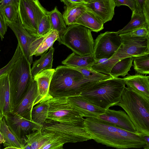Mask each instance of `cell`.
<instances>
[{
	"label": "cell",
	"instance_id": "1",
	"mask_svg": "<svg viewBox=\"0 0 149 149\" xmlns=\"http://www.w3.org/2000/svg\"><path fill=\"white\" fill-rule=\"evenodd\" d=\"M84 125L92 139L117 149L141 148L146 144L143 136L125 130L97 118H86Z\"/></svg>",
	"mask_w": 149,
	"mask_h": 149
},
{
	"label": "cell",
	"instance_id": "2",
	"mask_svg": "<svg viewBox=\"0 0 149 149\" xmlns=\"http://www.w3.org/2000/svg\"><path fill=\"white\" fill-rule=\"evenodd\" d=\"M101 81L87 79L77 71L65 65H59L55 69L49 93L53 98L79 96Z\"/></svg>",
	"mask_w": 149,
	"mask_h": 149
},
{
	"label": "cell",
	"instance_id": "3",
	"mask_svg": "<svg viewBox=\"0 0 149 149\" xmlns=\"http://www.w3.org/2000/svg\"><path fill=\"white\" fill-rule=\"evenodd\" d=\"M116 106L125 111L136 133L149 136V98L125 87L120 100Z\"/></svg>",
	"mask_w": 149,
	"mask_h": 149
},
{
	"label": "cell",
	"instance_id": "4",
	"mask_svg": "<svg viewBox=\"0 0 149 149\" xmlns=\"http://www.w3.org/2000/svg\"><path fill=\"white\" fill-rule=\"evenodd\" d=\"M120 78H113L102 81L82 93L81 96L93 104L107 110L116 106L120 101L125 87Z\"/></svg>",
	"mask_w": 149,
	"mask_h": 149
},
{
	"label": "cell",
	"instance_id": "5",
	"mask_svg": "<svg viewBox=\"0 0 149 149\" xmlns=\"http://www.w3.org/2000/svg\"><path fill=\"white\" fill-rule=\"evenodd\" d=\"M31 66L30 62L22 53L21 57L8 73L13 108L24 97L33 80L31 73Z\"/></svg>",
	"mask_w": 149,
	"mask_h": 149
},
{
	"label": "cell",
	"instance_id": "6",
	"mask_svg": "<svg viewBox=\"0 0 149 149\" xmlns=\"http://www.w3.org/2000/svg\"><path fill=\"white\" fill-rule=\"evenodd\" d=\"M91 31L89 29L79 24L69 25L57 40L59 45H65L79 55L93 54L94 41Z\"/></svg>",
	"mask_w": 149,
	"mask_h": 149
},
{
	"label": "cell",
	"instance_id": "7",
	"mask_svg": "<svg viewBox=\"0 0 149 149\" xmlns=\"http://www.w3.org/2000/svg\"><path fill=\"white\" fill-rule=\"evenodd\" d=\"M41 131L43 134H53L64 144L83 142L92 139L84 125L60 123L46 119Z\"/></svg>",
	"mask_w": 149,
	"mask_h": 149
},
{
	"label": "cell",
	"instance_id": "8",
	"mask_svg": "<svg viewBox=\"0 0 149 149\" xmlns=\"http://www.w3.org/2000/svg\"><path fill=\"white\" fill-rule=\"evenodd\" d=\"M47 101L49 105L47 120L60 123L84 125V118L74 108L67 98L53 97Z\"/></svg>",
	"mask_w": 149,
	"mask_h": 149
},
{
	"label": "cell",
	"instance_id": "9",
	"mask_svg": "<svg viewBox=\"0 0 149 149\" xmlns=\"http://www.w3.org/2000/svg\"><path fill=\"white\" fill-rule=\"evenodd\" d=\"M19 17L22 26L36 37L38 25L48 12L37 0H19Z\"/></svg>",
	"mask_w": 149,
	"mask_h": 149
},
{
	"label": "cell",
	"instance_id": "10",
	"mask_svg": "<svg viewBox=\"0 0 149 149\" xmlns=\"http://www.w3.org/2000/svg\"><path fill=\"white\" fill-rule=\"evenodd\" d=\"M119 35L121 45L111 58L121 60L149 54V38L132 37L127 33Z\"/></svg>",
	"mask_w": 149,
	"mask_h": 149
},
{
	"label": "cell",
	"instance_id": "11",
	"mask_svg": "<svg viewBox=\"0 0 149 149\" xmlns=\"http://www.w3.org/2000/svg\"><path fill=\"white\" fill-rule=\"evenodd\" d=\"M121 44L119 34L116 32L106 31L101 33L94 41L93 54L95 60L110 58L116 52Z\"/></svg>",
	"mask_w": 149,
	"mask_h": 149
},
{
	"label": "cell",
	"instance_id": "12",
	"mask_svg": "<svg viewBox=\"0 0 149 149\" xmlns=\"http://www.w3.org/2000/svg\"><path fill=\"white\" fill-rule=\"evenodd\" d=\"M4 118L10 130L24 146L26 143V136L41 130L43 126L12 112L7 114Z\"/></svg>",
	"mask_w": 149,
	"mask_h": 149
},
{
	"label": "cell",
	"instance_id": "13",
	"mask_svg": "<svg viewBox=\"0 0 149 149\" xmlns=\"http://www.w3.org/2000/svg\"><path fill=\"white\" fill-rule=\"evenodd\" d=\"M37 95V84L33 79L27 93L20 102L13 108L12 112L24 118L33 121L31 111Z\"/></svg>",
	"mask_w": 149,
	"mask_h": 149
},
{
	"label": "cell",
	"instance_id": "14",
	"mask_svg": "<svg viewBox=\"0 0 149 149\" xmlns=\"http://www.w3.org/2000/svg\"><path fill=\"white\" fill-rule=\"evenodd\" d=\"M8 27L13 31L18 41L22 53L26 57L31 65L33 58L30 55L29 48L35 37L29 33L22 26L19 17L15 22H6Z\"/></svg>",
	"mask_w": 149,
	"mask_h": 149
},
{
	"label": "cell",
	"instance_id": "15",
	"mask_svg": "<svg viewBox=\"0 0 149 149\" xmlns=\"http://www.w3.org/2000/svg\"><path fill=\"white\" fill-rule=\"evenodd\" d=\"M55 69L43 70L35 75L33 79L36 82L38 95L33 106L46 102L53 97L49 93V86Z\"/></svg>",
	"mask_w": 149,
	"mask_h": 149
},
{
	"label": "cell",
	"instance_id": "16",
	"mask_svg": "<svg viewBox=\"0 0 149 149\" xmlns=\"http://www.w3.org/2000/svg\"><path fill=\"white\" fill-rule=\"evenodd\" d=\"M97 118L127 131L136 133L133 124L127 113L123 111H116L108 109Z\"/></svg>",
	"mask_w": 149,
	"mask_h": 149
},
{
	"label": "cell",
	"instance_id": "17",
	"mask_svg": "<svg viewBox=\"0 0 149 149\" xmlns=\"http://www.w3.org/2000/svg\"><path fill=\"white\" fill-rule=\"evenodd\" d=\"M68 100L74 108L83 117L97 118L106 110L81 96L68 98Z\"/></svg>",
	"mask_w": 149,
	"mask_h": 149
},
{
	"label": "cell",
	"instance_id": "18",
	"mask_svg": "<svg viewBox=\"0 0 149 149\" xmlns=\"http://www.w3.org/2000/svg\"><path fill=\"white\" fill-rule=\"evenodd\" d=\"M59 38L58 34L55 30H51L41 36L36 38L31 44L29 50L30 56L33 58L41 56L53 47L55 42Z\"/></svg>",
	"mask_w": 149,
	"mask_h": 149
},
{
	"label": "cell",
	"instance_id": "19",
	"mask_svg": "<svg viewBox=\"0 0 149 149\" xmlns=\"http://www.w3.org/2000/svg\"><path fill=\"white\" fill-rule=\"evenodd\" d=\"M86 6L93 10L103 20L104 23L111 21L116 7L113 0H86Z\"/></svg>",
	"mask_w": 149,
	"mask_h": 149
},
{
	"label": "cell",
	"instance_id": "20",
	"mask_svg": "<svg viewBox=\"0 0 149 149\" xmlns=\"http://www.w3.org/2000/svg\"><path fill=\"white\" fill-rule=\"evenodd\" d=\"M12 110L8 75L6 73L0 77V111L3 117Z\"/></svg>",
	"mask_w": 149,
	"mask_h": 149
},
{
	"label": "cell",
	"instance_id": "21",
	"mask_svg": "<svg viewBox=\"0 0 149 149\" xmlns=\"http://www.w3.org/2000/svg\"><path fill=\"white\" fill-rule=\"evenodd\" d=\"M127 87L149 98V76L140 74L128 75L123 78Z\"/></svg>",
	"mask_w": 149,
	"mask_h": 149
},
{
	"label": "cell",
	"instance_id": "22",
	"mask_svg": "<svg viewBox=\"0 0 149 149\" xmlns=\"http://www.w3.org/2000/svg\"><path fill=\"white\" fill-rule=\"evenodd\" d=\"M75 24L83 26L91 31L96 32L104 29V23L102 19L88 7L86 11L77 20Z\"/></svg>",
	"mask_w": 149,
	"mask_h": 149
},
{
	"label": "cell",
	"instance_id": "23",
	"mask_svg": "<svg viewBox=\"0 0 149 149\" xmlns=\"http://www.w3.org/2000/svg\"><path fill=\"white\" fill-rule=\"evenodd\" d=\"M95 61L93 54L80 56L73 52L62 61V63L69 67L86 68H92Z\"/></svg>",
	"mask_w": 149,
	"mask_h": 149
},
{
	"label": "cell",
	"instance_id": "24",
	"mask_svg": "<svg viewBox=\"0 0 149 149\" xmlns=\"http://www.w3.org/2000/svg\"><path fill=\"white\" fill-rule=\"evenodd\" d=\"M54 49L53 47L49 51L45 52L39 59L35 61L31 68V73L33 78L37 74L45 70L52 68L53 54Z\"/></svg>",
	"mask_w": 149,
	"mask_h": 149
},
{
	"label": "cell",
	"instance_id": "25",
	"mask_svg": "<svg viewBox=\"0 0 149 149\" xmlns=\"http://www.w3.org/2000/svg\"><path fill=\"white\" fill-rule=\"evenodd\" d=\"M41 130L36 131L26 136V143L30 145L31 149H39L49 141L58 138L54 136L52 134H43Z\"/></svg>",
	"mask_w": 149,
	"mask_h": 149
},
{
	"label": "cell",
	"instance_id": "26",
	"mask_svg": "<svg viewBox=\"0 0 149 149\" xmlns=\"http://www.w3.org/2000/svg\"><path fill=\"white\" fill-rule=\"evenodd\" d=\"M87 7L85 6L78 5L64 7L63 15L66 25L75 24L77 20L86 11Z\"/></svg>",
	"mask_w": 149,
	"mask_h": 149
},
{
	"label": "cell",
	"instance_id": "27",
	"mask_svg": "<svg viewBox=\"0 0 149 149\" xmlns=\"http://www.w3.org/2000/svg\"><path fill=\"white\" fill-rule=\"evenodd\" d=\"M48 14L52 30L57 32L59 36L58 39L65 31L67 27L63 15L58 10L56 6L51 11H49Z\"/></svg>",
	"mask_w": 149,
	"mask_h": 149
},
{
	"label": "cell",
	"instance_id": "28",
	"mask_svg": "<svg viewBox=\"0 0 149 149\" xmlns=\"http://www.w3.org/2000/svg\"><path fill=\"white\" fill-rule=\"evenodd\" d=\"M133 57H129L120 60L113 66L110 74L113 78H118L119 76L125 77L128 74L132 66Z\"/></svg>",
	"mask_w": 149,
	"mask_h": 149
},
{
	"label": "cell",
	"instance_id": "29",
	"mask_svg": "<svg viewBox=\"0 0 149 149\" xmlns=\"http://www.w3.org/2000/svg\"><path fill=\"white\" fill-rule=\"evenodd\" d=\"M146 25L149 26L143 14L134 11L132 12L130 22L122 29L116 32L118 34H125Z\"/></svg>",
	"mask_w": 149,
	"mask_h": 149
},
{
	"label": "cell",
	"instance_id": "30",
	"mask_svg": "<svg viewBox=\"0 0 149 149\" xmlns=\"http://www.w3.org/2000/svg\"><path fill=\"white\" fill-rule=\"evenodd\" d=\"M0 132L5 140V142L3 144L4 147H13L20 148H23L24 146L9 129L4 117L2 118L0 126Z\"/></svg>",
	"mask_w": 149,
	"mask_h": 149
},
{
	"label": "cell",
	"instance_id": "31",
	"mask_svg": "<svg viewBox=\"0 0 149 149\" xmlns=\"http://www.w3.org/2000/svg\"><path fill=\"white\" fill-rule=\"evenodd\" d=\"M32 109L31 117L33 122L43 125L47 119L49 105L47 102H44L36 105Z\"/></svg>",
	"mask_w": 149,
	"mask_h": 149
},
{
	"label": "cell",
	"instance_id": "32",
	"mask_svg": "<svg viewBox=\"0 0 149 149\" xmlns=\"http://www.w3.org/2000/svg\"><path fill=\"white\" fill-rule=\"evenodd\" d=\"M120 60L111 58L99 59L95 61L92 68L96 71L110 76L112 68Z\"/></svg>",
	"mask_w": 149,
	"mask_h": 149
},
{
	"label": "cell",
	"instance_id": "33",
	"mask_svg": "<svg viewBox=\"0 0 149 149\" xmlns=\"http://www.w3.org/2000/svg\"><path fill=\"white\" fill-rule=\"evenodd\" d=\"M134 69L138 74H149V54L133 57Z\"/></svg>",
	"mask_w": 149,
	"mask_h": 149
},
{
	"label": "cell",
	"instance_id": "34",
	"mask_svg": "<svg viewBox=\"0 0 149 149\" xmlns=\"http://www.w3.org/2000/svg\"><path fill=\"white\" fill-rule=\"evenodd\" d=\"M68 67L80 72L84 77L88 79L103 81L112 77L110 76L96 71L92 68H79Z\"/></svg>",
	"mask_w": 149,
	"mask_h": 149
},
{
	"label": "cell",
	"instance_id": "35",
	"mask_svg": "<svg viewBox=\"0 0 149 149\" xmlns=\"http://www.w3.org/2000/svg\"><path fill=\"white\" fill-rule=\"evenodd\" d=\"M18 1L8 5L2 10L6 22H15L18 19L19 17Z\"/></svg>",
	"mask_w": 149,
	"mask_h": 149
},
{
	"label": "cell",
	"instance_id": "36",
	"mask_svg": "<svg viewBox=\"0 0 149 149\" xmlns=\"http://www.w3.org/2000/svg\"><path fill=\"white\" fill-rule=\"evenodd\" d=\"M48 12L43 16L38 25L36 38L43 36L52 30Z\"/></svg>",
	"mask_w": 149,
	"mask_h": 149
},
{
	"label": "cell",
	"instance_id": "37",
	"mask_svg": "<svg viewBox=\"0 0 149 149\" xmlns=\"http://www.w3.org/2000/svg\"><path fill=\"white\" fill-rule=\"evenodd\" d=\"M22 51L18 44L12 58L5 66L0 69V77L6 73H8L12 69L15 64L21 57Z\"/></svg>",
	"mask_w": 149,
	"mask_h": 149
},
{
	"label": "cell",
	"instance_id": "38",
	"mask_svg": "<svg viewBox=\"0 0 149 149\" xmlns=\"http://www.w3.org/2000/svg\"><path fill=\"white\" fill-rule=\"evenodd\" d=\"M126 33L132 37L149 38V26L145 25Z\"/></svg>",
	"mask_w": 149,
	"mask_h": 149
},
{
	"label": "cell",
	"instance_id": "39",
	"mask_svg": "<svg viewBox=\"0 0 149 149\" xmlns=\"http://www.w3.org/2000/svg\"><path fill=\"white\" fill-rule=\"evenodd\" d=\"M64 144L58 138L51 140L39 149H56L63 147Z\"/></svg>",
	"mask_w": 149,
	"mask_h": 149
},
{
	"label": "cell",
	"instance_id": "40",
	"mask_svg": "<svg viewBox=\"0 0 149 149\" xmlns=\"http://www.w3.org/2000/svg\"><path fill=\"white\" fill-rule=\"evenodd\" d=\"M116 6L119 7L122 5L128 6L132 12L136 11V4L135 0H113Z\"/></svg>",
	"mask_w": 149,
	"mask_h": 149
},
{
	"label": "cell",
	"instance_id": "41",
	"mask_svg": "<svg viewBox=\"0 0 149 149\" xmlns=\"http://www.w3.org/2000/svg\"><path fill=\"white\" fill-rule=\"evenodd\" d=\"M8 26L3 14L2 10H0V37L2 41L7 31Z\"/></svg>",
	"mask_w": 149,
	"mask_h": 149
},
{
	"label": "cell",
	"instance_id": "42",
	"mask_svg": "<svg viewBox=\"0 0 149 149\" xmlns=\"http://www.w3.org/2000/svg\"><path fill=\"white\" fill-rule=\"evenodd\" d=\"M66 6H73L78 5L86 6L88 4L86 0H61Z\"/></svg>",
	"mask_w": 149,
	"mask_h": 149
},
{
	"label": "cell",
	"instance_id": "43",
	"mask_svg": "<svg viewBox=\"0 0 149 149\" xmlns=\"http://www.w3.org/2000/svg\"><path fill=\"white\" fill-rule=\"evenodd\" d=\"M143 14L147 23L149 24V0H145L143 10Z\"/></svg>",
	"mask_w": 149,
	"mask_h": 149
},
{
	"label": "cell",
	"instance_id": "44",
	"mask_svg": "<svg viewBox=\"0 0 149 149\" xmlns=\"http://www.w3.org/2000/svg\"><path fill=\"white\" fill-rule=\"evenodd\" d=\"M19 0H0V10H2L6 6L17 2Z\"/></svg>",
	"mask_w": 149,
	"mask_h": 149
},
{
	"label": "cell",
	"instance_id": "45",
	"mask_svg": "<svg viewBox=\"0 0 149 149\" xmlns=\"http://www.w3.org/2000/svg\"><path fill=\"white\" fill-rule=\"evenodd\" d=\"M136 4V11L138 13L143 14L142 10L145 0H135Z\"/></svg>",
	"mask_w": 149,
	"mask_h": 149
},
{
	"label": "cell",
	"instance_id": "46",
	"mask_svg": "<svg viewBox=\"0 0 149 149\" xmlns=\"http://www.w3.org/2000/svg\"><path fill=\"white\" fill-rule=\"evenodd\" d=\"M146 142V144L143 147V149H149V136H143Z\"/></svg>",
	"mask_w": 149,
	"mask_h": 149
},
{
	"label": "cell",
	"instance_id": "47",
	"mask_svg": "<svg viewBox=\"0 0 149 149\" xmlns=\"http://www.w3.org/2000/svg\"><path fill=\"white\" fill-rule=\"evenodd\" d=\"M5 142V140L4 138V137L0 132V144L2 143H4Z\"/></svg>",
	"mask_w": 149,
	"mask_h": 149
},
{
	"label": "cell",
	"instance_id": "48",
	"mask_svg": "<svg viewBox=\"0 0 149 149\" xmlns=\"http://www.w3.org/2000/svg\"><path fill=\"white\" fill-rule=\"evenodd\" d=\"M22 149H31L30 145L26 143Z\"/></svg>",
	"mask_w": 149,
	"mask_h": 149
},
{
	"label": "cell",
	"instance_id": "49",
	"mask_svg": "<svg viewBox=\"0 0 149 149\" xmlns=\"http://www.w3.org/2000/svg\"><path fill=\"white\" fill-rule=\"evenodd\" d=\"M3 149H22V148H18L13 147H6Z\"/></svg>",
	"mask_w": 149,
	"mask_h": 149
},
{
	"label": "cell",
	"instance_id": "50",
	"mask_svg": "<svg viewBox=\"0 0 149 149\" xmlns=\"http://www.w3.org/2000/svg\"><path fill=\"white\" fill-rule=\"evenodd\" d=\"M3 118V117L2 116V115H1V113L0 111V125H1V120H2V118Z\"/></svg>",
	"mask_w": 149,
	"mask_h": 149
},
{
	"label": "cell",
	"instance_id": "51",
	"mask_svg": "<svg viewBox=\"0 0 149 149\" xmlns=\"http://www.w3.org/2000/svg\"><path fill=\"white\" fill-rule=\"evenodd\" d=\"M56 149H64L63 148V147H60V148H59Z\"/></svg>",
	"mask_w": 149,
	"mask_h": 149
},
{
	"label": "cell",
	"instance_id": "52",
	"mask_svg": "<svg viewBox=\"0 0 149 149\" xmlns=\"http://www.w3.org/2000/svg\"><path fill=\"white\" fill-rule=\"evenodd\" d=\"M0 148H1V147H0Z\"/></svg>",
	"mask_w": 149,
	"mask_h": 149
},
{
	"label": "cell",
	"instance_id": "53",
	"mask_svg": "<svg viewBox=\"0 0 149 149\" xmlns=\"http://www.w3.org/2000/svg\"><path fill=\"white\" fill-rule=\"evenodd\" d=\"M0 51H1V50H0Z\"/></svg>",
	"mask_w": 149,
	"mask_h": 149
}]
</instances>
